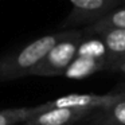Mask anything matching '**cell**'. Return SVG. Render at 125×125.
Wrapping results in <instances>:
<instances>
[{
    "instance_id": "cell-1",
    "label": "cell",
    "mask_w": 125,
    "mask_h": 125,
    "mask_svg": "<svg viewBox=\"0 0 125 125\" xmlns=\"http://www.w3.org/2000/svg\"><path fill=\"white\" fill-rule=\"evenodd\" d=\"M77 30H66L43 35L30 42L20 50L0 58V82L31 75L34 69L43 61L47 52L61 41L71 36Z\"/></svg>"
},
{
    "instance_id": "cell-2",
    "label": "cell",
    "mask_w": 125,
    "mask_h": 125,
    "mask_svg": "<svg viewBox=\"0 0 125 125\" xmlns=\"http://www.w3.org/2000/svg\"><path fill=\"white\" fill-rule=\"evenodd\" d=\"M83 38V32L77 30L71 36L57 43L43 58L41 63L34 69L31 75L36 77H57L62 75L65 69L75 58L77 50Z\"/></svg>"
},
{
    "instance_id": "cell-3",
    "label": "cell",
    "mask_w": 125,
    "mask_h": 125,
    "mask_svg": "<svg viewBox=\"0 0 125 125\" xmlns=\"http://www.w3.org/2000/svg\"><path fill=\"white\" fill-rule=\"evenodd\" d=\"M125 98V93H108V94H69L47 101V108H73L94 112L105 109Z\"/></svg>"
},
{
    "instance_id": "cell-4",
    "label": "cell",
    "mask_w": 125,
    "mask_h": 125,
    "mask_svg": "<svg viewBox=\"0 0 125 125\" xmlns=\"http://www.w3.org/2000/svg\"><path fill=\"white\" fill-rule=\"evenodd\" d=\"M125 0H70L73 11L67 16L63 26L74 24H92L101 19L112 10L120 7Z\"/></svg>"
},
{
    "instance_id": "cell-5",
    "label": "cell",
    "mask_w": 125,
    "mask_h": 125,
    "mask_svg": "<svg viewBox=\"0 0 125 125\" xmlns=\"http://www.w3.org/2000/svg\"><path fill=\"white\" fill-rule=\"evenodd\" d=\"M93 112L73 108H50L28 118L24 125H73L90 117Z\"/></svg>"
},
{
    "instance_id": "cell-6",
    "label": "cell",
    "mask_w": 125,
    "mask_h": 125,
    "mask_svg": "<svg viewBox=\"0 0 125 125\" xmlns=\"http://www.w3.org/2000/svg\"><path fill=\"white\" fill-rule=\"evenodd\" d=\"M102 70H109V61L75 57L65 69L62 75L70 79H83Z\"/></svg>"
},
{
    "instance_id": "cell-7",
    "label": "cell",
    "mask_w": 125,
    "mask_h": 125,
    "mask_svg": "<svg viewBox=\"0 0 125 125\" xmlns=\"http://www.w3.org/2000/svg\"><path fill=\"white\" fill-rule=\"evenodd\" d=\"M104 44L108 51L109 70L114 69L125 59V30H109L100 34Z\"/></svg>"
},
{
    "instance_id": "cell-8",
    "label": "cell",
    "mask_w": 125,
    "mask_h": 125,
    "mask_svg": "<svg viewBox=\"0 0 125 125\" xmlns=\"http://www.w3.org/2000/svg\"><path fill=\"white\" fill-rule=\"evenodd\" d=\"M109 30H125V7H117L112 10L101 19L95 20L92 24H87L82 32L87 35H100Z\"/></svg>"
},
{
    "instance_id": "cell-9",
    "label": "cell",
    "mask_w": 125,
    "mask_h": 125,
    "mask_svg": "<svg viewBox=\"0 0 125 125\" xmlns=\"http://www.w3.org/2000/svg\"><path fill=\"white\" fill-rule=\"evenodd\" d=\"M90 117L94 125H125V98L109 108L94 110Z\"/></svg>"
},
{
    "instance_id": "cell-10",
    "label": "cell",
    "mask_w": 125,
    "mask_h": 125,
    "mask_svg": "<svg viewBox=\"0 0 125 125\" xmlns=\"http://www.w3.org/2000/svg\"><path fill=\"white\" fill-rule=\"evenodd\" d=\"M46 102L39 104L31 108H11L0 110V125H16L20 122H26L28 118L47 110Z\"/></svg>"
},
{
    "instance_id": "cell-11",
    "label": "cell",
    "mask_w": 125,
    "mask_h": 125,
    "mask_svg": "<svg viewBox=\"0 0 125 125\" xmlns=\"http://www.w3.org/2000/svg\"><path fill=\"white\" fill-rule=\"evenodd\" d=\"M75 57H85V58H93V59H105L109 61L108 51L104 44L102 39L98 35H87L82 38L81 43L77 50Z\"/></svg>"
},
{
    "instance_id": "cell-12",
    "label": "cell",
    "mask_w": 125,
    "mask_h": 125,
    "mask_svg": "<svg viewBox=\"0 0 125 125\" xmlns=\"http://www.w3.org/2000/svg\"><path fill=\"white\" fill-rule=\"evenodd\" d=\"M114 71H121V73H124V74H125V59L122 61V62L120 63V65L117 66L116 69H114Z\"/></svg>"
}]
</instances>
